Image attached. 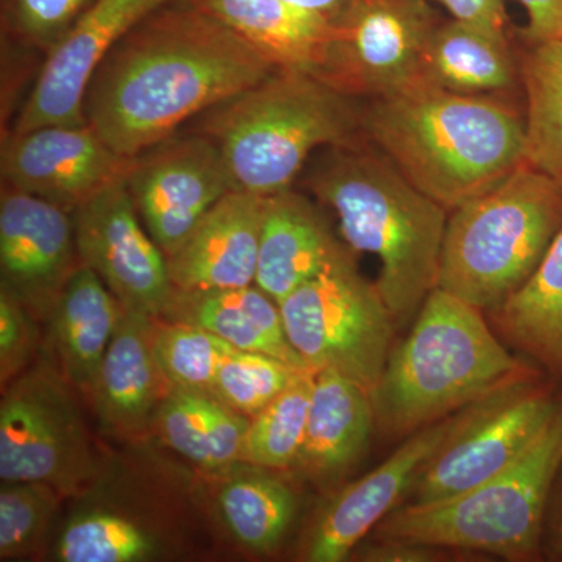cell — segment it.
Here are the masks:
<instances>
[{
  "label": "cell",
  "instance_id": "6da1fadb",
  "mask_svg": "<svg viewBox=\"0 0 562 562\" xmlns=\"http://www.w3.org/2000/svg\"><path fill=\"white\" fill-rule=\"evenodd\" d=\"M276 70L224 22L177 0L105 55L88 85L85 120L111 149L138 157Z\"/></svg>",
  "mask_w": 562,
  "mask_h": 562
},
{
  "label": "cell",
  "instance_id": "7a4b0ae2",
  "mask_svg": "<svg viewBox=\"0 0 562 562\" xmlns=\"http://www.w3.org/2000/svg\"><path fill=\"white\" fill-rule=\"evenodd\" d=\"M362 133L447 211L486 194L527 162L525 116L492 94L422 83L362 111Z\"/></svg>",
  "mask_w": 562,
  "mask_h": 562
},
{
  "label": "cell",
  "instance_id": "3957f363",
  "mask_svg": "<svg viewBox=\"0 0 562 562\" xmlns=\"http://www.w3.org/2000/svg\"><path fill=\"white\" fill-rule=\"evenodd\" d=\"M324 150L306 188L336 214L349 249L379 260L376 288L395 324H405L438 288L447 210L373 144L357 138Z\"/></svg>",
  "mask_w": 562,
  "mask_h": 562
},
{
  "label": "cell",
  "instance_id": "277c9868",
  "mask_svg": "<svg viewBox=\"0 0 562 562\" xmlns=\"http://www.w3.org/2000/svg\"><path fill=\"white\" fill-rule=\"evenodd\" d=\"M535 376L539 373L498 341L482 310L436 288L408 338L391 350L372 391L375 422L387 435L412 436Z\"/></svg>",
  "mask_w": 562,
  "mask_h": 562
},
{
  "label": "cell",
  "instance_id": "5b68a950",
  "mask_svg": "<svg viewBox=\"0 0 562 562\" xmlns=\"http://www.w3.org/2000/svg\"><path fill=\"white\" fill-rule=\"evenodd\" d=\"M220 147L233 191L269 198L292 188L314 151L360 138L355 99L316 76L276 70L199 116Z\"/></svg>",
  "mask_w": 562,
  "mask_h": 562
},
{
  "label": "cell",
  "instance_id": "8992f818",
  "mask_svg": "<svg viewBox=\"0 0 562 562\" xmlns=\"http://www.w3.org/2000/svg\"><path fill=\"white\" fill-rule=\"evenodd\" d=\"M561 227V184L525 162L452 211L438 288L494 312L527 283Z\"/></svg>",
  "mask_w": 562,
  "mask_h": 562
},
{
  "label": "cell",
  "instance_id": "52a82bcc",
  "mask_svg": "<svg viewBox=\"0 0 562 562\" xmlns=\"http://www.w3.org/2000/svg\"><path fill=\"white\" fill-rule=\"evenodd\" d=\"M561 468L562 405L512 468L450 501L395 508L375 528V536L509 561L536 560Z\"/></svg>",
  "mask_w": 562,
  "mask_h": 562
},
{
  "label": "cell",
  "instance_id": "ba28073f",
  "mask_svg": "<svg viewBox=\"0 0 562 562\" xmlns=\"http://www.w3.org/2000/svg\"><path fill=\"white\" fill-rule=\"evenodd\" d=\"M280 310L288 338L310 369L339 372L372 394L397 324L375 281L362 276L346 247Z\"/></svg>",
  "mask_w": 562,
  "mask_h": 562
},
{
  "label": "cell",
  "instance_id": "9c48e42d",
  "mask_svg": "<svg viewBox=\"0 0 562 562\" xmlns=\"http://www.w3.org/2000/svg\"><path fill=\"white\" fill-rule=\"evenodd\" d=\"M79 391L52 355L2 387L0 480L50 484L63 497L91 491L101 475Z\"/></svg>",
  "mask_w": 562,
  "mask_h": 562
},
{
  "label": "cell",
  "instance_id": "30bf717a",
  "mask_svg": "<svg viewBox=\"0 0 562 562\" xmlns=\"http://www.w3.org/2000/svg\"><path fill=\"white\" fill-rule=\"evenodd\" d=\"M561 405L553 387L535 376L465 406L420 469L408 505L450 501L501 475L531 449Z\"/></svg>",
  "mask_w": 562,
  "mask_h": 562
},
{
  "label": "cell",
  "instance_id": "8fae6325",
  "mask_svg": "<svg viewBox=\"0 0 562 562\" xmlns=\"http://www.w3.org/2000/svg\"><path fill=\"white\" fill-rule=\"evenodd\" d=\"M439 21L428 0H350L333 20L317 79L353 99H384L424 81Z\"/></svg>",
  "mask_w": 562,
  "mask_h": 562
},
{
  "label": "cell",
  "instance_id": "7c38bea8",
  "mask_svg": "<svg viewBox=\"0 0 562 562\" xmlns=\"http://www.w3.org/2000/svg\"><path fill=\"white\" fill-rule=\"evenodd\" d=\"M125 183L144 227L168 258L233 191L220 147L198 132L176 133L133 157Z\"/></svg>",
  "mask_w": 562,
  "mask_h": 562
},
{
  "label": "cell",
  "instance_id": "4fadbf2b",
  "mask_svg": "<svg viewBox=\"0 0 562 562\" xmlns=\"http://www.w3.org/2000/svg\"><path fill=\"white\" fill-rule=\"evenodd\" d=\"M72 216L81 265L98 273L125 310L162 319L176 291L168 257L144 227L125 177Z\"/></svg>",
  "mask_w": 562,
  "mask_h": 562
},
{
  "label": "cell",
  "instance_id": "5bb4252c",
  "mask_svg": "<svg viewBox=\"0 0 562 562\" xmlns=\"http://www.w3.org/2000/svg\"><path fill=\"white\" fill-rule=\"evenodd\" d=\"M133 158L111 149L91 125H47L3 140V184L74 213L114 181Z\"/></svg>",
  "mask_w": 562,
  "mask_h": 562
},
{
  "label": "cell",
  "instance_id": "9a60e30c",
  "mask_svg": "<svg viewBox=\"0 0 562 562\" xmlns=\"http://www.w3.org/2000/svg\"><path fill=\"white\" fill-rule=\"evenodd\" d=\"M169 2L173 0H94L47 54L13 132L87 124L85 95L92 74L122 36Z\"/></svg>",
  "mask_w": 562,
  "mask_h": 562
},
{
  "label": "cell",
  "instance_id": "2e32d148",
  "mask_svg": "<svg viewBox=\"0 0 562 562\" xmlns=\"http://www.w3.org/2000/svg\"><path fill=\"white\" fill-rule=\"evenodd\" d=\"M462 412L413 432L386 461L336 492L310 528L301 560L349 561L366 536L406 498L425 462L460 424Z\"/></svg>",
  "mask_w": 562,
  "mask_h": 562
},
{
  "label": "cell",
  "instance_id": "e0dca14e",
  "mask_svg": "<svg viewBox=\"0 0 562 562\" xmlns=\"http://www.w3.org/2000/svg\"><path fill=\"white\" fill-rule=\"evenodd\" d=\"M80 266L72 213L2 184L0 286L44 322Z\"/></svg>",
  "mask_w": 562,
  "mask_h": 562
},
{
  "label": "cell",
  "instance_id": "ac0fdd59",
  "mask_svg": "<svg viewBox=\"0 0 562 562\" xmlns=\"http://www.w3.org/2000/svg\"><path fill=\"white\" fill-rule=\"evenodd\" d=\"M157 319L124 310L103 358L90 405L99 427L117 441L151 432V420L169 387L155 349Z\"/></svg>",
  "mask_w": 562,
  "mask_h": 562
},
{
  "label": "cell",
  "instance_id": "d6986e66",
  "mask_svg": "<svg viewBox=\"0 0 562 562\" xmlns=\"http://www.w3.org/2000/svg\"><path fill=\"white\" fill-rule=\"evenodd\" d=\"M268 198L231 191L199 222L172 257L177 291L227 290L255 283Z\"/></svg>",
  "mask_w": 562,
  "mask_h": 562
},
{
  "label": "cell",
  "instance_id": "ffe728a7",
  "mask_svg": "<svg viewBox=\"0 0 562 562\" xmlns=\"http://www.w3.org/2000/svg\"><path fill=\"white\" fill-rule=\"evenodd\" d=\"M342 247L306 195L292 188L277 192L266 203L255 284L280 305Z\"/></svg>",
  "mask_w": 562,
  "mask_h": 562
},
{
  "label": "cell",
  "instance_id": "44dd1931",
  "mask_svg": "<svg viewBox=\"0 0 562 562\" xmlns=\"http://www.w3.org/2000/svg\"><path fill=\"white\" fill-rule=\"evenodd\" d=\"M124 310L98 273L81 265L47 316L52 358L88 403Z\"/></svg>",
  "mask_w": 562,
  "mask_h": 562
},
{
  "label": "cell",
  "instance_id": "7402d4cb",
  "mask_svg": "<svg viewBox=\"0 0 562 562\" xmlns=\"http://www.w3.org/2000/svg\"><path fill=\"white\" fill-rule=\"evenodd\" d=\"M224 22L279 70L317 76L333 20L288 0H184Z\"/></svg>",
  "mask_w": 562,
  "mask_h": 562
},
{
  "label": "cell",
  "instance_id": "603a6c76",
  "mask_svg": "<svg viewBox=\"0 0 562 562\" xmlns=\"http://www.w3.org/2000/svg\"><path fill=\"white\" fill-rule=\"evenodd\" d=\"M375 424L368 391L339 372H316L305 443L295 469L317 483L336 482L361 460Z\"/></svg>",
  "mask_w": 562,
  "mask_h": 562
},
{
  "label": "cell",
  "instance_id": "cb8c5ba5",
  "mask_svg": "<svg viewBox=\"0 0 562 562\" xmlns=\"http://www.w3.org/2000/svg\"><path fill=\"white\" fill-rule=\"evenodd\" d=\"M160 321L188 322L214 333L236 349L310 369L288 338L279 303L255 283L227 290H176Z\"/></svg>",
  "mask_w": 562,
  "mask_h": 562
},
{
  "label": "cell",
  "instance_id": "d4e9b609",
  "mask_svg": "<svg viewBox=\"0 0 562 562\" xmlns=\"http://www.w3.org/2000/svg\"><path fill=\"white\" fill-rule=\"evenodd\" d=\"M281 471L236 462L213 471L214 509L233 541L251 553L279 549L297 513V495Z\"/></svg>",
  "mask_w": 562,
  "mask_h": 562
},
{
  "label": "cell",
  "instance_id": "484cf974",
  "mask_svg": "<svg viewBox=\"0 0 562 562\" xmlns=\"http://www.w3.org/2000/svg\"><path fill=\"white\" fill-rule=\"evenodd\" d=\"M250 419L206 390L171 386L151 432L166 447L205 472L243 462Z\"/></svg>",
  "mask_w": 562,
  "mask_h": 562
},
{
  "label": "cell",
  "instance_id": "4316f807",
  "mask_svg": "<svg viewBox=\"0 0 562 562\" xmlns=\"http://www.w3.org/2000/svg\"><path fill=\"white\" fill-rule=\"evenodd\" d=\"M516 79L506 31L452 18L432 32L425 54V83L460 94H494L512 90Z\"/></svg>",
  "mask_w": 562,
  "mask_h": 562
},
{
  "label": "cell",
  "instance_id": "83f0119b",
  "mask_svg": "<svg viewBox=\"0 0 562 562\" xmlns=\"http://www.w3.org/2000/svg\"><path fill=\"white\" fill-rule=\"evenodd\" d=\"M494 319L516 349L562 375V227L527 283L494 310Z\"/></svg>",
  "mask_w": 562,
  "mask_h": 562
},
{
  "label": "cell",
  "instance_id": "f1b7e54d",
  "mask_svg": "<svg viewBox=\"0 0 562 562\" xmlns=\"http://www.w3.org/2000/svg\"><path fill=\"white\" fill-rule=\"evenodd\" d=\"M165 553L157 528L116 508L80 509L63 525L54 560L60 562H147Z\"/></svg>",
  "mask_w": 562,
  "mask_h": 562
},
{
  "label": "cell",
  "instance_id": "f546056e",
  "mask_svg": "<svg viewBox=\"0 0 562 562\" xmlns=\"http://www.w3.org/2000/svg\"><path fill=\"white\" fill-rule=\"evenodd\" d=\"M520 77L527 95V162L562 187V36L528 44Z\"/></svg>",
  "mask_w": 562,
  "mask_h": 562
},
{
  "label": "cell",
  "instance_id": "4dcf8cb0",
  "mask_svg": "<svg viewBox=\"0 0 562 562\" xmlns=\"http://www.w3.org/2000/svg\"><path fill=\"white\" fill-rule=\"evenodd\" d=\"M316 372H303L279 397L251 417L243 462L288 471L297 468L305 443Z\"/></svg>",
  "mask_w": 562,
  "mask_h": 562
},
{
  "label": "cell",
  "instance_id": "1f68e13d",
  "mask_svg": "<svg viewBox=\"0 0 562 562\" xmlns=\"http://www.w3.org/2000/svg\"><path fill=\"white\" fill-rule=\"evenodd\" d=\"M155 349L172 386L210 391L224 361L238 350L198 325L157 321Z\"/></svg>",
  "mask_w": 562,
  "mask_h": 562
},
{
  "label": "cell",
  "instance_id": "d6a6232c",
  "mask_svg": "<svg viewBox=\"0 0 562 562\" xmlns=\"http://www.w3.org/2000/svg\"><path fill=\"white\" fill-rule=\"evenodd\" d=\"M279 358L235 350L221 366L210 391L244 416H257L303 372Z\"/></svg>",
  "mask_w": 562,
  "mask_h": 562
},
{
  "label": "cell",
  "instance_id": "836d02e7",
  "mask_svg": "<svg viewBox=\"0 0 562 562\" xmlns=\"http://www.w3.org/2000/svg\"><path fill=\"white\" fill-rule=\"evenodd\" d=\"M63 498L50 484L2 482L0 561L22 560L35 553L50 530Z\"/></svg>",
  "mask_w": 562,
  "mask_h": 562
},
{
  "label": "cell",
  "instance_id": "e575fe53",
  "mask_svg": "<svg viewBox=\"0 0 562 562\" xmlns=\"http://www.w3.org/2000/svg\"><path fill=\"white\" fill-rule=\"evenodd\" d=\"M94 0H7L5 21L14 38L49 54Z\"/></svg>",
  "mask_w": 562,
  "mask_h": 562
},
{
  "label": "cell",
  "instance_id": "d590c367",
  "mask_svg": "<svg viewBox=\"0 0 562 562\" xmlns=\"http://www.w3.org/2000/svg\"><path fill=\"white\" fill-rule=\"evenodd\" d=\"M35 313L0 286V382L2 387L27 371L43 353V333Z\"/></svg>",
  "mask_w": 562,
  "mask_h": 562
},
{
  "label": "cell",
  "instance_id": "8d00e7d4",
  "mask_svg": "<svg viewBox=\"0 0 562 562\" xmlns=\"http://www.w3.org/2000/svg\"><path fill=\"white\" fill-rule=\"evenodd\" d=\"M441 547L405 541V539L376 538L375 541L360 543L351 553L350 560L362 562H436L442 561L446 553Z\"/></svg>",
  "mask_w": 562,
  "mask_h": 562
},
{
  "label": "cell",
  "instance_id": "74e56055",
  "mask_svg": "<svg viewBox=\"0 0 562 562\" xmlns=\"http://www.w3.org/2000/svg\"><path fill=\"white\" fill-rule=\"evenodd\" d=\"M527 11V44L562 36V0H517Z\"/></svg>",
  "mask_w": 562,
  "mask_h": 562
},
{
  "label": "cell",
  "instance_id": "f35d334b",
  "mask_svg": "<svg viewBox=\"0 0 562 562\" xmlns=\"http://www.w3.org/2000/svg\"><path fill=\"white\" fill-rule=\"evenodd\" d=\"M439 3L454 20L476 22L490 27L506 29L505 0H428Z\"/></svg>",
  "mask_w": 562,
  "mask_h": 562
},
{
  "label": "cell",
  "instance_id": "ab89813d",
  "mask_svg": "<svg viewBox=\"0 0 562 562\" xmlns=\"http://www.w3.org/2000/svg\"><path fill=\"white\" fill-rule=\"evenodd\" d=\"M546 535L550 554L562 558V468L554 483L549 509H547L546 528H543V536Z\"/></svg>",
  "mask_w": 562,
  "mask_h": 562
},
{
  "label": "cell",
  "instance_id": "60d3db41",
  "mask_svg": "<svg viewBox=\"0 0 562 562\" xmlns=\"http://www.w3.org/2000/svg\"><path fill=\"white\" fill-rule=\"evenodd\" d=\"M288 2L302 7V9L316 11V13L335 20L346 9L350 0H288Z\"/></svg>",
  "mask_w": 562,
  "mask_h": 562
}]
</instances>
